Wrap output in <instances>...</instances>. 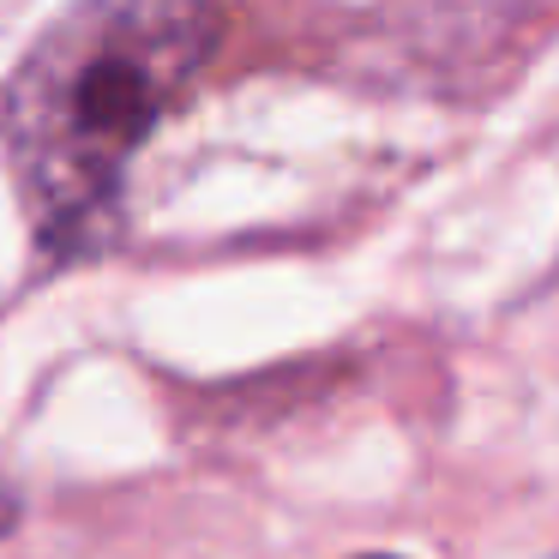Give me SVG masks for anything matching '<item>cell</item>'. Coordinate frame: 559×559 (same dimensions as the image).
I'll use <instances>...</instances> for the list:
<instances>
[{
  "label": "cell",
  "instance_id": "1",
  "mask_svg": "<svg viewBox=\"0 0 559 559\" xmlns=\"http://www.w3.org/2000/svg\"><path fill=\"white\" fill-rule=\"evenodd\" d=\"M217 43L211 0H79L7 85V151L37 235L79 253L109 223L121 175Z\"/></svg>",
  "mask_w": 559,
  "mask_h": 559
},
{
  "label": "cell",
  "instance_id": "2",
  "mask_svg": "<svg viewBox=\"0 0 559 559\" xmlns=\"http://www.w3.org/2000/svg\"><path fill=\"white\" fill-rule=\"evenodd\" d=\"M361 559H397V554H361Z\"/></svg>",
  "mask_w": 559,
  "mask_h": 559
}]
</instances>
